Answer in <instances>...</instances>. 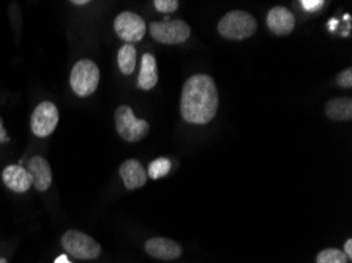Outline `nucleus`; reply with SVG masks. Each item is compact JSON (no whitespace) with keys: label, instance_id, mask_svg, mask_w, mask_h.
Returning a JSON list of instances; mask_svg holds the SVG:
<instances>
[{"label":"nucleus","instance_id":"1","mask_svg":"<svg viewBox=\"0 0 352 263\" xmlns=\"http://www.w3.org/2000/svg\"><path fill=\"white\" fill-rule=\"evenodd\" d=\"M218 111V90L215 80L207 74H195L186 80L180 100V112L185 122L206 125Z\"/></svg>","mask_w":352,"mask_h":263},{"label":"nucleus","instance_id":"2","mask_svg":"<svg viewBox=\"0 0 352 263\" xmlns=\"http://www.w3.org/2000/svg\"><path fill=\"white\" fill-rule=\"evenodd\" d=\"M256 19L247 12H234L226 13L218 23V34L228 40H247L254 35L256 32Z\"/></svg>","mask_w":352,"mask_h":263},{"label":"nucleus","instance_id":"3","mask_svg":"<svg viewBox=\"0 0 352 263\" xmlns=\"http://www.w3.org/2000/svg\"><path fill=\"white\" fill-rule=\"evenodd\" d=\"M116 130L119 136L124 139L125 142L135 144L140 142L151 131V125L148 122L142 119H136L133 114V109L130 106H119L114 114Z\"/></svg>","mask_w":352,"mask_h":263},{"label":"nucleus","instance_id":"4","mask_svg":"<svg viewBox=\"0 0 352 263\" xmlns=\"http://www.w3.org/2000/svg\"><path fill=\"white\" fill-rule=\"evenodd\" d=\"M100 84V68L97 63L89 60V58H82L74 63L70 74V85L72 90L78 96H90L95 93Z\"/></svg>","mask_w":352,"mask_h":263},{"label":"nucleus","instance_id":"5","mask_svg":"<svg viewBox=\"0 0 352 263\" xmlns=\"http://www.w3.org/2000/svg\"><path fill=\"white\" fill-rule=\"evenodd\" d=\"M62 246L67 254L76 257L79 260H94L100 257L101 246L98 241L79 230H68L62 237Z\"/></svg>","mask_w":352,"mask_h":263},{"label":"nucleus","instance_id":"6","mask_svg":"<svg viewBox=\"0 0 352 263\" xmlns=\"http://www.w3.org/2000/svg\"><path fill=\"white\" fill-rule=\"evenodd\" d=\"M152 38L163 45H179L190 38L191 29L184 21H163V23H152L151 29Z\"/></svg>","mask_w":352,"mask_h":263},{"label":"nucleus","instance_id":"7","mask_svg":"<svg viewBox=\"0 0 352 263\" xmlns=\"http://www.w3.org/2000/svg\"><path fill=\"white\" fill-rule=\"evenodd\" d=\"M58 123V109L51 101H43L35 107L30 119V126L35 136L47 137L56 131Z\"/></svg>","mask_w":352,"mask_h":263},{"label":"nucleus","instance_id":"8","mask_svg":"<svg viewBox=\"0 0 352 263\" xmlns=\"http://www.w3.org/2000/svg\"><path fill=\"white\" fill-rule=\"evenodd\" d=\"M114 30L119 38L126 41V45L138 43L146 35V23L141 16L131 12H124L114 21Z\"/></svg>","mask_w":352,"mask_h":263},{"label":"nucleus","instance_id":"9","mask_svg":"<svg viewBox=\"0 0 352 263\" xmlns=\"http://www.w3.org/2000/svg\"><path fill=\"white\" fill-rule=\"evenodd\" d=\"M146 252L157 260H164V262L177 260L179 257L182 255V246H180L177 241L170 238L157 237L147 241Z\"/></svg>","mask_w":352,"mask_h":263},{"label":"nucleus","instance_id":"10","mask_svg":"<svg viewBox=\"0 0 352 263\" xmlns=\"http://www.w3.org/2000/svg\"><path fill=\"white\" fill-rule=\"evenodd\" d=\"M28 172L32 179V185L36 191H47L52 183L51 165L43 157H34L28 164Z\"/></svg>","mask_w":352,"mask_h":263},{"label":"nucleus","instance_id":"11","mask_svg":"<svg viewBox=\"0 0 352 263\" xmlns=\"http://www.w3.org/2000/svg\"><path fill=\"white\" fill-rule=\"evenodd\" d=\"M267 27L278 36L289 35L296 27V18L286 7H275L267 14Z\"/></svg>","mask_w":352,"mask_h":263},{"label":"nucleus","instance_id":"12","mask_svg":"<svg viewBox=\"0 0 352 263\" xmlns=\"http://www.w3.org/2000/svg\"><path fill=\"white\" fill-rule=\"evenodd\" d=\"M2 180L8 190H12L13 192H18V194L28 192L32 186V179L29 172L21 164L7 165L2 172Z\"/></svg>","mask_w":352,"mask_h":263},{"label":"nucleus","instance_id":"13","mask_svg":"<svg viewBox=\"0 0 352 263\" xmlns=\"http://www.w3.org/2000/svg\"><path fill=\"white\" fill-rule=\"evenodd\" d=\"M119 174L122 176V181L126 190H138L142 187L147 181V170L142 168V164L138 159H126L124 164L120 165Z\"/></svg>","mask_w":352,"mask_h":263},{"label":"nucleus","instance_id":"14","mask_svg":"<svg viewBox=\"0 0 352 263\" xmlns=\"http://www.w3.org/2000/svg\"><path fill=\"white\" fill-rule=\"evenodd\" d=\"M158 82L157 60L152 54H144L141 58V71L138 78V87L141 90H152Z\"/></svg>","mask_w":352,"mask_h":263},{"label":"nucleus","instance_id":"15","mask_svg":"<svg viewBox=\"0 0 352 263\" xmlns=\"http://www.w3.org/2000/svg\"><path fill=\"white\" fill-rule=\"evenodd\" d=\"M325 114L330 120L346 122L352 119V100L348 96L343 98H333L325 104Z\"/></svg>","mask_w":352,"mask_h":263},{"label":"nucleus","instance_id":"16","mask_svg":"<svg viewBox=\"0 0 352 263\" xmlns=\"http://www.w3.org/2000/svg\"><path fill=\"white\" fill-rule=\"evenodd\" d=\"M117 63L119 69L125 76H130L136 68V47L133 45H124L117 54Z\"/></svg>","mask_w":352,"mask_h":263},{"label":"nucleus","instance_id":"17","mask_svg":"<svg viewBox=\"0 0 352 263\" xmlns=\"http://www.w3.org/2000/svg\"><path fill=\"white\" fill-rule=\"evenodd\" d=\"M170 170V161L168 158H158L152 161L151 165L147 169V176H151L153 180L162 179V176H166Z\"/></svg>","mask_w":352,"mask_h":263},{"label":"nucleus","instance_id":"18","mask_svg":"<svg viewBox=\"0 0 352 263\" xmlns=\"http://www.w3.org/2000/svg\"><path fill=\"white\" fill-rule=\"evenodd\" d=\"M316 263H348L344 252L335 248L324 249L318 254Z\"/></svg>","mask_w":352,"mask_h":263},{"label":"nucleus","instance_id":"19","mask_svg":"<svg viewBox=\"0 0 352 263\" xmlns=\"http://www.w3.org/2000/svg\"><path fill=\"white\" fill-rule=\"evenodd\" d=\"M153 5L160 13H173L179 8L177 0H155Z\"/></svg>","mask_w":352,"mask_h":263},{"label":"nucleus","instance_id":"20","mask_svg":"<svg viewBox=\"0 0 352 263\" xmlns=\"http://www.w3.org/2000/svg\"><path fill=\"white\" fill-rule=\"evenodd\" d=\"M337 84L343 89H351L352 87V69L346 68L344 71H341L337 76Z\"/></svg>","mask_w":352,"mask_h":263},{"label":"nucleus","instance_id":"21","mask_svg":"<svg viewBox=\"0 0 352 263\" xmlns=\"http://www.w3.org/2000/svg\"><path fill=\"white\" fill-rule=\"evenodd\" d=\"M300 5L303 7V10H305V12L314 13V12H318V10H321L324 7V0H302Z\"/></svg>","mask_w":352,"mask_h":263},{"label":"nucleus","instance_id":"22","mask_svg":"<svg viewBox=\"0 0 352 263\" xmlns=\"http://www.w3.org/2000/svg\"><path fill=\"white\" fill-rule=\"evenodd\" d=\"M344 255L348 260L352 259V240L351 238L346 240V243H344Z\"/></svg>","mask_w":352,"mask_h":263},{"label":"nucleus","instance_id":"23","mask_svg":"<svg viewBox=\"0 0 352 263\" xmlns=\"http://www.w3.org/2000/svg\"><path fill=\"white\" fill-rule=\"evenodd\" d=\"M10 141L7 133L3 130V125H2V119H0V144H7Z\"/></svg>","mask_w":352,"mask_h":263},{"label":"nucleus","instance_id":"24","mask_svg":"<svg viewBox=\"0 0 352 263\" xmlns=\"http://www.w3.org/2000/svg\"><path fill=\"white\" fill-rule=\"evenodd\" d=\"M72 3H73V5H79V7H82V5H89V0H73Z\"/></svg>","mask_w":352,"mask_h":263},{"label":"nucleus","instance_id":"25","mask_svg":"<svg viewBox=\"0 0 352 263\" xmlns=\"http://www.w3.org/2000/svg\"><path fill=\"white\" fill-rule=\"evenodd\" d=\"M54 263H72V262L68 260L65 255H60V257H57V260Z\"/></svg>","mask_w":352,"mask_h":263},{"label":"nucleus","instance_id":"26","mask_svg":"<svg viewBox=\"0 0 352 263\" xmlns=\"http://www.w3.org/2000/svg\"><path fill=\"white\" fill-rule=\"evenodd\" d=\"M0 263H8L7 259H3V257H0Z\"/></svg>","mask_w":352,"mask_h":263}]
</instances>
